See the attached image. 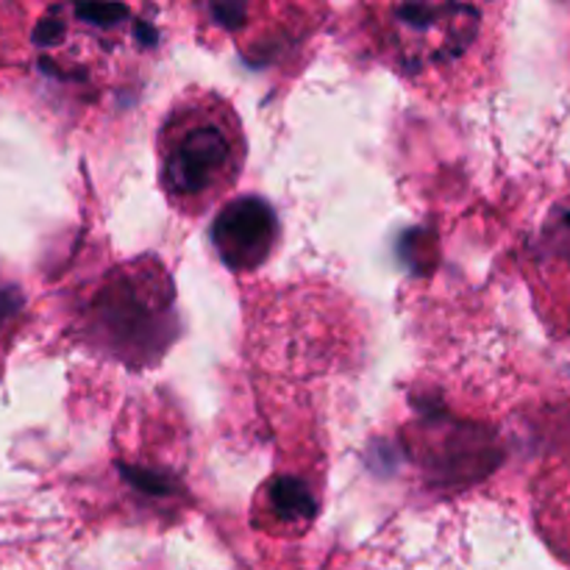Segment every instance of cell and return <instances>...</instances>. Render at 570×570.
<instances>
[{
	"mask_svg": "<svg viewBox=\"0 0 570 570\" xmlns=\"http://www.w3.org/2000/svg\"><path fill=\"white\" fill-rule=\"evenodd\" d=\"M379 59L412 87L462 98L488 83L499 56V9L462 3L367 6Z\"/></svg>",
	"mask_w": 570,
	"mask_h": 570,
	"instance_id": "obj_1",
	"label": "cell"
},
{
	"mask_svg": "<svg viewBox=\"0 0 570 570\" xmlns=\"http://www.w3.org/2000/svg\"><path fill=\"white\" fill-rule=\"evenodd\" d=\"M95 343L128 365H148L173 343V289L161 267L122 265L89 306Z\"/></svg>",
	"mask_w": 570,
	"mask_h": 570,
	"instance_id": "obj_3",
	"label": "cell"
},
{
	"mask_svg": "<svg viewBox=\"0 0 570 570\" xmlns=\"http://www.w3.org/2000/svg\"><path fill=\"white\" fill-rule=\"evenodd\" d=\"M156 154L165 198L178 215L198 217L226 198L243 173V120L223 95L193 89L167 111Z\"/></svg>",
	"mask_w": 570,
	"mask_h": 570,
	"instance_id": "obj_2",
	"label": "cell"
},
{
	"mask_svg": "<svg viewBox=\"0 0 570 570\" xmlns=\"http://www.w3.org/2000/svg\"><path fill=\"white\" fill-rule=\"evenodd\" d=\"M11 298H14V289L0 287V323H3L11 312H14V301Z\"/></svg>",
	"mask_w": 570,
	"mask_h": 570,
	"instance_id": "obj_5",
	"label": "cell"
},
{
	"mask_svg": "<svg viewBox=\"0 0 570 570\" xmlns=\"http://www.w3.org/2000/svg\"><path fill=\"white\" fill-rule=\"evenodd\" d=\"M212 239L228 271H256L265 265L278 239L276 212L262 198H239L220 209L212 226Z\"/></svg>",
	"mask_w": 570,
	"mask_h": 570,
	"instance_id": "obj_4",
	"label": "cell"
}]
</instances>
